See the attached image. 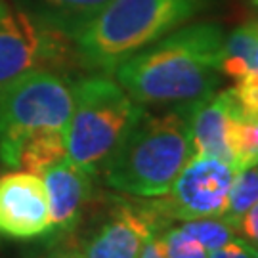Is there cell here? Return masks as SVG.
<instances>
[{"mask_svg":"<svg viewBox=\"0 0 258 258\" xmlns=\"http://www.w3.org/2000/svg\"><path fill=\"white\" fill-rule=\"evenodd\" d=\"M258 44V19L245 21L224 38L220 71L224 77L239 81L252 69L254 50Z\"/></svg>","mask_w":258,"mask_h":258,"instance_id":"obj_13","label":"cell"},{"mask_svg":"<svg viewBox=\"0 0 258 258\" xmlns=\"http://www.w3.org/2000/svg\"><path fill=\"white\" fill-rule=\"evenodd\" d=\"M159 237L168 258H209V250L195 237L187 235L180 226H166Z\"/></svg>","mask_w":258,"mask_h":258,"instance_id":"obj_18","label":"cell"},{"mask_svg":"<svg viewBox=\"0 0 258 258\" xmlns=\"http://www.w3.org/2000/svg\"><path fill=\"white\" fill-rule=\"evenodd\" d=\"M258 203V168H245L235 174V180L230 187L228 207L222 216L241 226L243 216L250 211V207Z\"/></svg>","mask_w":258,"mask_h":258,"instance_id":"obj_17","label":"cell"},{"mask_svg":"<svg viewBox=\"0 0 258 258\" xmlns=\"http://www.w3.org/2000/svg\"><path fill=\"white\" fill-rule=\"evenodd\" d=\"M180 228L187 235L195 237L209 252L220 249L222 245L230 243L241 233L239 226L235 222L228 220L226 216H207V218L185 220L180 224Z\"/></svg>","mask_w":258,"mask_h":258,"instance_id":"obj_16","label":"cell"},{"mask_svg":"<svg viewBox=\"0 0 258 258\" xmlns=\"http://www.w3.org/2000/svg\"><path fill=\"white\" fill-rule=\"evenodd\" d=\"M140 258H168L165 247H163V241H161V237H159V233L151 235V237L146 241V245H144V249H142Z\"/></svg>","mask_w":258,"mask_h":258,"instance_id":"obj_22","label":"cell"},{"mask_svg":"<svg viewBox=\"0 0 258 258\" xmlns=\"http://www.w3.org/2000/svg\"><path fill=\"white\" fill-rule=\"evenodd\" d=\"M67 157V142H65V132L59 130H50L42 132L29 140L21 149L19 155V166L23 170L42 174L46 168L55 165L57 161H61Z\"/></svg>","mask_w":258,"mask_h":258,"instance_id":"obj_15","label":"cell"},{"mask_svg":"<svg viewBox=\"0 0 258 258\" xmlns=\"http://www.w3.org/2000/svg\"><path fill=\"white\" fill-rule=\"evenodd\" d=\"M252 69L254 71H258V44H256V50H254V59H252ZM250 69V71H252Z\"/></svg>","mask_w":258,"mask_h":258,"instance_id":"obj_24","label":"cell"},{"mask_svg":"<svg viewBox=\"0 0 258 258\" xmlns=\"http://www.w3.org/2000/svg\"><path fill=\"white\" fill-rule=\"evenodd\" d=\"M75 81L57 67H35L0 90V161L19 166L21 149L42 132H67Z\"/></svg>","mask_w":258,"mask_h":258,"instance_id":"obj_5","label":"cell"},{"mask_svg":"<svg viewBox=\"0 0 258 258\" xmlns=\"http://www.w3.org/2000/svg\"><path fill=\"white\" fill-rule=\"evenodd\" d=\"M209 0H109L73 38L71 55L88 73L111 75L130 55L189 23Z\"/></svg>","mask_w":258,"mask_h":258,"instance_id":"obj_3","label":"cell"},{"mask_svg":"<svg viewBox=\"0 0 258 258\" xmlns=\"http://www.w3.org/2000/svg\"><path fill=\"white\" fill-rule=\"evenodd\" d=\"M224 38L218 23H185L130 55L111 75L144 107L195 103L220 86Z\"/></svg>","mask_w":258,"mask_h":258,"instance_id":"obj_1","label":"cell"},{"mask_svg":"<svg viewBox=\"0 0 258 258\" xmlns=\"http://www.w3.org/2000/svg\"><path fill=\"white\" fill-rule=\"evenodd\" d=\"M42 258H84V256L77 245H69L67 241H59L57 247L48 250Z\"/></svg>","mask_w":258,"mask_h":258,"instance_id":"obj_23","label":"cell"},{"mask_svg":"<svg viewBox=\"0 0 258 258\" xmlns=\"http://www.w3.org/2000/svg\"><path fill=\"white\" fill-rule=\"evenodd\" d=\"M52 233L50 201L42 176L12 170L0 176V235L37 239Z\"/></svg>","mask_w":258,"mask_h":258,"instance_id":"obj_9","label":"cell"},{"mask_svg":"<svg viewBox=\"0 0 258 258\" xmlns=\"http://www.w3.org/2000/svg\"><path fill=\"white\" fill-rule=\"evenodd\" d=\"M228 148L231 165L237 170L258 165V117L247 115L239 107V103L230 120Z\"/></svg>","mask_w":258,"mask_h":258,"instance_id":"obj_14","label":"cell"},{"mask_svg":"<svg viewBox=\"0 0 258 258\" xmlns=\"http://www.w3.org/2000/svg\"><path fill=\"white\" fill-rule=\"evenodd\" d=\"M252 249H254V258H258V247H254V245H252Z\"/></svg>","mask_w":258,"mask_h":258,"instance_id":"obj_25","label":"cell"},{"mask_svg":"<svg viewBox=\"0 0 258 258\" xmlns=\"http://www.w3.org/2000/svg\"><path fill=\"white\" fill-rule=\"evenodd\" d=\"M194 103L151 113L148 107L100 172L103 184L128 197H159L194 155Z\"/></svg>","mask_w":258,"mask_h":258,"instance_id":"obj_2","label":"cell"},{"mask_svg":"<svg viewBox=\"0 0 258 258\" xmlns=\"http://www.w3.org/2000/svg\"><path fill=\"white\" fill-rule=\"evenodd\" d=\"M71 55V44L50 35L0 0V90L35 67H59Z\"/></svg>","mask_w":258,"mask_h":258,"instance_id":"obj_8","label":"cell"},{"mask_svg":"<svg viewBox=\"0 0 258 258\" xmlns=\"http://www.w3.org/2000/svg\"><path fill=\"white\" fill-rule=\"evenodd\" d=\"M231 90L241 109L247 115L258 117V71L252 69L245 77H241Z\"/></svg>","mask_w":258,"mask_h":258,"instance_id":"obj_19","label":"cell"},{"mask_svg":"<svg viewBox=\"0 0 258 258\" xmlns=\"http://www.w3.org/2000/svg\"><path fill=\"white\" fill-rule=\"evenodd\" d=\"M46 185L50 214H52V233L50 237L57 241H67L81 228L83 220L94 203L96 180L81 166H77L63 157L55 165L42 172Z\"/></svg>","mask_w":258,"mask_h":258,"instance_id":"obj_10","label":"cell"},{"mask_svg":"<svg viewBox=\"0 0 258 258\" xmlns=\"http://www.w3.org/2000/svg\"><path fill=\"white\" fill-rule=\"evenodd\" d=\"M237 172L239 170L228 161L191 155L170 189L165 195L151 197V201L168 224L222 216Z\"/></svg>","mask_w":258,"mask_h":258,"instance_id":"obj_6","label":"cell"},{"mask_svg":"<svg viewBox=\"0 0 258 258\" xmlns=\"http://www.w3.org/2000/svg\"><path fill=\"white\" fill-rule=\"evenodd\" d=\"M144 109L113 75L88 73L77 79L73 113L65 132L67 157L98 178Z\"/></svg>","mask_w":258,"mask_h":258,"instance_id":"obj_4","label":"cell"},{"mask_svg":"<svg viewBox=\"0 0 258 258\" xmlns=\"http://www.w3.org/2000/svg\"><path fill=\"white\" fill-rule=\"evenodd\" d=\"M241 233L245 235V239L249 241L250 245L258 247V203L250 207V211L243 216L241 220Z\"/></svg>","mask_w":258,"mask_h":258,"instance_id":"obj_21","label":"cell"},{"mask_svg":"<svg viewBox=\"0 0 258 258\" xmlns=\"http://www.w3.org/2000/svg\"><path fill=\"white\" fill-rule=\"evenodd\" d=\"M235 109H237V100L231 88L224 92H214L194 103V109H191L194 155L216 157L222 161H228L231 165L228 128Z\"/></svg>","mask_w":258,"mask_h":258,"instance_id":"obj_11","label":"cell"},{"mask_svg":"<svg viewBox=\"0 0 258 258\" xmlns=\"http://www.w3.org/2000/svg\"><path fill=\"white\" fill-rule=\"evenodd\" d=\"M35 25L65 42L73 38L102 12L109 0H10Z\"/></svg>","mask_w":258,"mask_h":258,"instance_id":"obj_12","label":"cell"},{"mask_svg":"<svg viewBox=\"0 0 258 258\" xmlns=\"http://www.w3.org/2000/svg\"><path fill=\"white\" fill-rule=\"evenodd\" d=\"M138 199L142 201L115 199L96 228L77 245L84 258H140L146 241L170 226L151 197Z\"/></svg>","mask_w":258,"mask_h":258,"instance_id":"obj_7","label":"cell"},{"mask_svg":"<svg viewBox=\"0 0 258 258\" xmlns=\"http://www.w3.org/2000/svg\"><path fill=\"white\" fill-rule=\"evenodd\" d=\"M209 258H254V249L247 239L235 237L230 243L222 245L220 249L211 250Z\"/></svg>","mask_w":258,"mask_h":258,"instance_id":"obj_20","label":"cell"}]
</instances>
